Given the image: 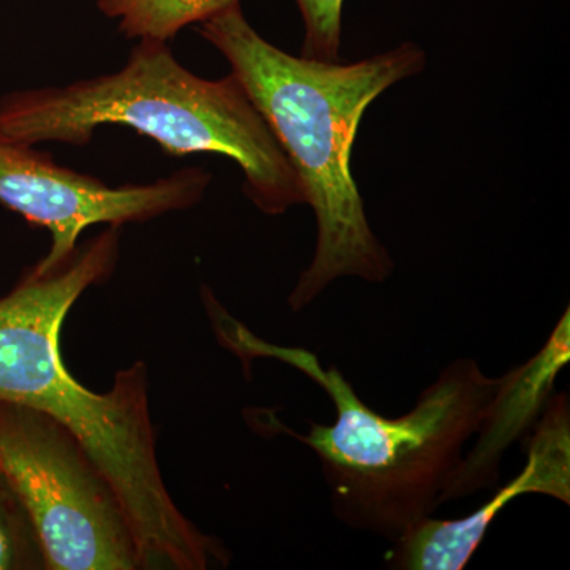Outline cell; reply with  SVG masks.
<instances>
[{"label":"cell","mask_w":570,"mask_h":570,"mask_svg":"<svg viewBox=\"0 0 570 570\" xmlns=\"http://www.w3.org/2000/svg\"><path fill=\"white\" fill-rule=\"evenodd\" d=\"M0 570H47L28 512L0 472Z\"/></svg>","instance_id":"30bf717a"},{"label":"cell","mask_w":570,"mask_h":570,"mask_svg":"<svg viewBox=\"0 0 570 570\" xmlns=\"http://www.w3.org/2000/svg\"><path fill=\"white\" fill-rule=\"evenodd\" d=\"M0 472L32 521L47 570H141L115 487L58 420L0 400Z\"/></svg>","instance_id":"5b68a950"},{"label":"cell","mask_w":570,"mask_h":570,"mask_svg":"<svg viewBox=\"0 0 570 570\" xmlns=\"http://www.w3.org/2000/svg\"><path fill=\"white\" fill-rule=\"evenodd\" d=\"M239 6L238 0H99L107 17L118 18L127 37L165 41L193 24Z\"/></svg>","instance_id":"9c48e42d"},{"label":"cell","mask_w":570,"mask_h":570,"mask_svg":"<svg viewBox=\"0 0 570 570\" xmlns=\"http://www.w3.org/2000/svg\"><path fill=\"white\" fill-rule=\"evenodd\" d=\"M569 362L568 307L538 354L499 379L497 393L474 436L478 442L464 453L445 502L478 493L487 487L490 489L497 482L502 456L534 426L549 403L558 374Z\"/></svg>","instance_id":"ba28073f"},{"label":"cell","mask_w":570,"mask_h":570,"mask_svg":"<svg viewBox=\"0 0 570 570\" xmlns=\"http://www.w3.org/2000/svg\"><path fill=\"white\" fill-rule=\"evenodd\" d=\"M206 186L204 171L184 170L156 183L111 187L0 134V204L51 235L50 250L33 266L39 272H52L69 262L89 227L118 228L190 208Z\"/></svg>","instance_id":"8992f818"},{"label":"cell","mask_w":570,"mask_h":570,"mask_svg":"<svg viewBox=\"0 0 570 570\" xmlns=\"http://www.w3.org/2000/svg\"><path fill=\"white\" fill-rule=\"evenodd\" d=\"M236 328V347L291 363L332 397L335 422L292 434L316 452L341 523L393 543L444 504L501 377L483 373L475 360H455L412 411L389 419L367 407L340 370H325L305 348L269 346Z\"/></svg>","instance_id":"3957f363"},{"label":"cell","mask_w":570,"mask_h":570,"mask_svg":"<svg viewBox=\"0 0 570 570\" xmlns=\"http://www.w3.org/2000/svg\"><path fill=\"white\" fill-rule=\"evenodd\" d=\"M344 0H296L305 20L303 56L324 62L340 61Z\"/></svg>","instance_id":"8fae6325"},{"label":"cell","mask_w":570,"mask_h":570,"mask_svg":"<svg viewBox=\"0 0 570 570\" xmlns=\"http://www.w3.org/2000/svg\"><path fill=\"white\" fill-rule=\"evenodd\" d=\"M527 463L471 515L459 520L426 517L393 542L389 564L400 570H461L485 539L494 519L513 499L546 494L570 504V401L551 395L528 436Z\"/></svg>","instance_id":"52a82bcc"},{"label":"cell","mask_w":570,"mask_h":570,"mask_svg":"<svg viewBox=\"0 0 570 570\" xmlns=\"http://www.w3.org/2000/svg\"><path fill=\"white\" fill-rule=\"evenodd\" d=\"M200 33L230 62L316 213V253L288 296L292 311L305 309L340 277L387 281L393 261L367 223L352 148L367 107L425 69V52L404 43L346 66L295 58L258 36L239 6L202 22Z\"/></svg>","instance_id":"7a4b0ae2"},{"label":"cell","mask_w":570,"mask_h":570,"mask_svg":"<svg viewBox=\"0 0 570 570\" xmlns=\"http://www.w3.org/2000/svg\"><path fill=\"white\" fill-rule=\"evenodd\" d=\"M118 261L116 227L78 247L52 272L32 268L0 298V400L58 420L115 487L132 528L141 570H205L228 562L219 540L187 519L165 485L142 362L96 393L63 365L59 336L71 306Z\"/></svg>","instance_id":"6da1fadb"},{"label":"cell","mask_w":570,"mask_h":570,"mask_svg":"<svg viewBox=\"0 0 570 570\" xmlns=\"http://www.w3.org/2000/svg\"><path fill=\"white\" fill-rule=\"evenodd\" d=\"M110 124L148 135L171 156L213 153L235 160L245 194L266 214L306 204L291 160L235 75L197 77L165 41L141 40L116 73L0 100V134L22 145H86Z\"/></svg>","instance_id":"277c9868"}]
</instances>
